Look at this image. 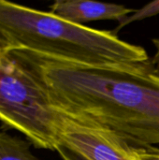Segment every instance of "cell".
Here are the masks:
<instances>
[{
    "label": "cell",
    "mask_w": 159,
    "mask_h": 160,
    "mask_svg": "<svg viewBox=\"0 0 159 160\" xmlns=\"http://www.w3.org/2000/svg\"><path fill=\"white\" fill-rule=\"evenodd\" d=\"M30 142L0 132V160H40L30 150Z\"/></svg>",
    "instance_id": "obj_6"
},
{
    "label": "cell",
    "mask_w": 159,
    "mask_h": 160,
    "mask_svg": "<svg viewBox=\"0 0 159 160\" xmlns=\"http://www.w3.org/2000/svg\"><path fill=\"white\" fill-rule=\"evenodd\" d=\"M55 151L59 154L60 158L63 160H87L76 151L72 150L63 143H59L56 146Z\"/></svg>",
    "instance_id": "obj_8"
},
{
    "label": "cell",
    "mask_w": 159,
    "mask_h": 160,
    "mask_svg": "<svg viewBox=\"0 0 159 160\" xmlns=\"http://www.w3.org/2000/svg\"><path fill=\"white\" fill-rule=\"evenodd\" d=\"M134 153L138 160H159V148H151V149L134 148Z\"/></svg>",
    "instance_id": "obj_9"
},
{
    "label": "cell",
    "mask_w": 159,
    "mask_h": 160,
    "mask_svg": "<svg viewBox=\"0 0 159 160\" xmlns=\"http://www.w3.org/2000/svg\"><path fill=\"white\" fill-rule=\"evenodd\" d=\"M135 10L124 5L90 0H58L50 6L51 13L80 25L101 20H115L120 22Z\"/></svg>",
    "instance_id": "obj_5"
},
{
    "label": "cell",
    "mask_w": 159,
    "mask_h": 160,
    "mask_svg": "<svg viewBox=\"0 0 159 160\" xmlns=\"http://www.w3.org/2000/svg\"><path fill=\"white\" fill-rule=\"evenodd\" d=\"M0 123L37 148L55 151L59 144L60 112L49 92L6 55H0Z\"/></svg>",
    "instance_id": "obj_3"
},
{
    "label": "cell",
    "mask_w": 159,
    "mask_h": 160,
    "mask_svg": "<svg viewBox=\"0 0 159 160\" xmlns=\"http://www.w3.org/2000/svg\"><path fill=\"white\" fill-rule=\"evenodd\" d=\"M159 14V0H155L147 5H145L144 7H142L140 9H136L135 12H133L132 14L128 15L127 17H126L123 21H121L119 22V24L115 27L114 30H112V32L114 34L117 35V33L124 28L125 26L132 23V22H140L142 20H145L147 18H151L154 17L156 15Z\"/></svg>",
    "instance_id": "obj_7"
},
{
    "label": "cell",
    "mask_w": 159,
    "mask_h": 160,
    "mask_svg": "<svg viewBox=\"0 0 159 160\" xmlns=\"http://www.w3.org/2000/svg\"><path fill=\"white\" fill-rule=\"evenodd\" d=\"M0 32L12 48L82 66H112L149 59L144 48L112 31L66 21L52 13L0 0Z\"/></svg>",
    "instance_id": "obj_2"
},
{
    "label": "cell",
    "mask_w": 159,
    "mask_h": 160,
    "mask_svg": "<svg viewBox=\"0 0 159 160\" xmlns=\"http://www.w3.org/2000/svg\"><path fill=\"white\" fill-rule=\"evenodd\" d=\"M11 45L7 38L0 32V55H6L7 52L11 49Z\"/></svg>",
    "instance_id": "obj_11"
},
{
    "label": "cell",
    "mask_w": 159,
    "mask_h": 160,
    "mask_svg": "<svg viewBox=\"0 0 159 160\" xmlns=\"http://www.w3.org/2000/svg\"><path fill=\"white\" fill-rule=\"evenodd\" d=\"M6 56L42 83L58 109L109 129L134 148H159V74L150 59L82 66L19 48Z\"/></svg>",
    "instance_id": "obj_1"
},
{
    "label": "cell",
    "mask_w": 159,
    "mask_h": 160,
    "mask_svg": "<svg viewBox=\"0 0 159 160\" xmlns=\"http://www.w3.org/2000/svg\"><path fill=\"white\" fill-rule=\"evenodd\" d=\"M152 41L156 47V53L153 56V58L150 60V62H151V65H152L154 70L157 74H159V38H154Z\"/></svg>",
    "instance_id": "obj_10"
},
{
    "label": "cell",
    "mask_w": 159,
    "mask_h": 160,
    "mask_svg": "<svg viewBox=\"0 0 159 160\" xmlns=\"http://www.w3.org/2000/svg\"><path fill=\"white\" fill-rule=\"evenodd\" d=\"M58 110L59 143L67 145L87 160H138L134 148L113 132Z\"/></svg>",
    "instance_id": "obj_4"
}]
</instances>
